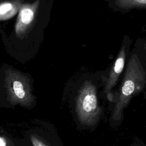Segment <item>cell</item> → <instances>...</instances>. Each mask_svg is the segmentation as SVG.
Returning <instances> with one entry per match:
<instances>
[{"label": "cell", "instance_id": "obj_1", "mask_svg": "<svg viewBox=\"0 0 146 146\" xmlns=\"http://www.w3.org/2000/svg\"><path fill=\"white\" fill-rule=\"evenodd\" d=\"M145 90L146 54L139 39L131 50L121 79L113 92L109 119L111 127L121 125L125 109L134 97Z\"/></svg>", "mask_w": 146, "mask_h": 146}, {"label": "cell", "instance_id": "obj_2", "mask_svg": "<svg viewBox=\"0 0 146 146\" xmlns=\"http://www.w3.org/2000/svg\"><path fill=\"white\" fill-rule=\"evenodd\" d=\"M107 74L108 68L98 74L95 78L85 80L81 88L78 110L82 121L88 127H96L104 116V108L100 100L104 99L102 92Z\"/></svg>", "mask_w": 146, "mask_h": 146}, {"label": "cell", "instance_id": "obj_3", "mask_svg": "<svg viewBox=\"0 0 146 146\" xmlns=\"http://www.w3.org/2000/svg\"><path fill=\"white\" fill-rule=\"evenodd\" d=\"M132 40L128 35H125L119 50L112 64L108 68V74L102 92V96L109 104L113 101V92L119 84L124 71L129 55Z\"/></svg>", "mask_w": 146, "mask_h": 146}, {"label": "cell", "instance_id": "obj_4", "mask_svg": "<svg viewBox=\"0 0 146 146\" xmlns=\"http://www.w3.org/2000/svg\"><path fill=\"white\" fill-rule=\"evenodd\" d=\"M39 5L40 0L22 5L15 25V33L17 37L23 38L30 30Z\"/></svg>", "mask_w": 146, "mask_h": 146}, {"label": "cell", "instance_id": "obj_5", "mask_svg": "<svg viewBox=\"0 0 146 146\" xmlns=\"http://www.w3.org/2000/svg\"><path fill=\"white\" fill-rule=\"evenodd\" d=\"M113 11L127 13L134 9H146V0H106Z\"/></svg>", "mask_w": 146, "mask_h": 146}, {"label": "cell", "instance_id": "obj_6", "mask_svg": "<svg viewBox=\"0 0 146 146\" xmlns=\"http://www.w3.org/2000/svg\"><path fill=\"white\" fill-rule=\"evenodd\" d=\"M23 0H6L0 2V21L9 20L18 13Z\"/></svg>", "mask_w": 146, "mask_h": 146}, {"label": "cell", "instance_id": "obj_7", "mask_svg": "<svg viewBox=\"0 0 146 146\" xmlns=\"http://www.w3.org/2000/svg\"><path fill=\"white\" fill-rule=\"evenodd\" d=\"M13 91L15 95L19 99H22L25 96V91L24 90L22 83L18 81L15 80L13 83Z\"/></svg>", "mask_w": 146, "mask_h": 146}, {"label": "cell", "instance_id": "obj_8", "mask_svg": "<svg viewBox=\"0 0 146 146\" xmlns=\"http://www.w3.org/2000/svg\"><path fill=\"white\" fill-rule=\"evenodd\" d=\"M140 42L141 43V44L146 54V40L144 39H139Z\"/></svg>", "mask_w": 146, "mask_h": 146}, {"label": "cell", "instance_id": "obj_9", "mask_svg": "<svg viewBox=\"0 0 146 146\" xmlns=\"http://www.w3.org/2000/svg\"><path fill=\"white\" fill-rule=\"evenodd\" d=\"M6 143L4 141V140L2 138H0V146H5Z\"/></svg>", "mask_w": 146, "mask_h": 146}, {"label": "cell", "instance_id": "obj_10", "mask_svg": "<svg viewBox=\"0 0 146 146\" xmlns=\"http://www.w3.org/2000/svg\"><path fill=\"white\" fill-rule=\"evenodd\" d=\"M6 1V0H0V2H2V1Z\"/></svg>", "mask_w": 146, "mask_h": 146}, {"label": "cell", "instance_id": "obj_11", "mask_svg": "<svg viewBox=\"0 0 146 146\" xmlns=\"http://www.w3.org/2000/svg\"><path fill=\"white\" fill-rule=\"evenodd\" d=\"M38 146H42V145H38Z\"/></svg>", "mask_w": 146, "mask_h": 146}]
</instances>
